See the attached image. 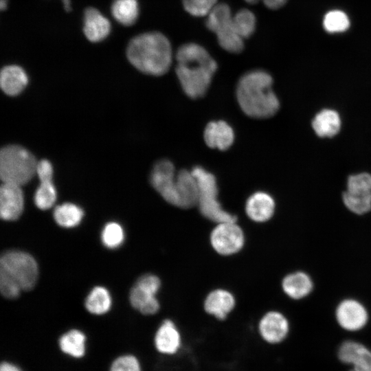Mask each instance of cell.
Segmentation results:
<instances>
[{
  "instance_id": "1",
  "label": "cell",
  "mask_w": 371,
  "mask_h": 371,
  "mask_svg": "<svg viewBox=\"0 0 371 371\" xmlns=\"http://www.w3.org/2000/svg\"><path fill=\"white\" fill-rule=\"evenodd\" d=\"M175 72L184 93L192 99L203 97L217 69L207 51L196 43L182 45L176 54Z\"/></svg>"
},
{
  "instance_id": "2",
  "label": "cell",
  "mask_w": 371,
  "mask_h": 371,
  "mask_svg": "<svg viewBox=\"0 0 371 371\" xmlns=\"http://www.w3.org/2000/svg\"><path fill=\"white\" fill-rule=\"evenodd\" d=\"M273 78L265 71L256 69L245 73L236 86V98L243 113L256 119L273 116L280 102L272 90Z\"/></svg>"
},
{
  "instance_id": "3",
  "label": "cell",
  "mask_w": 371,
  "mask_h": 371,
  "mask_svg": "<svg viewBox=\"0 0 371 371\" xmlns=\"http://www.w3.org/2000/svg\"><path fill=\"white\" fill-rule=\"evenodd\" d=\"M150 180L153 187L168 203L183 209L197 205L198 184L191 171L180 170L176 172L170 160L162 159L154 166Z\"/></svg>"
},
{
  "instance_id": "4",
  "label": "cell",
  "mask_w": 371,
  "mask_h": 371,
  "mask_svg": "<svg viewBox=\"0 0 371 371\" xmlns=\"http://www.w3.org/2000/svg\"><path fill=\"white\" fill-rule=\"evenodd\" d=\"M126 54L130 63L140 71L152 75L165 74L172 64V53L168 39L160 32H147L134 37Z\"/></svg>"
},
{
  "instance_id": "5",
  "label": "cell",
  "mask_w": 371,
  "mask_h": 371,
  "mask_svg": "<svg viewBox=\"0 0 371 371\" xmlns=\"http://www.w3.org/2000/svg\"><path fill=\"white\" fill-rule=\"evenodd\" d=\"M38 162L27 149L18 145L3 147L0 153V176L3 183L21 186L36 174Z\"/></svg>"
},
{
  "instance_id": "6",
  "label": "cell",
  "mask_w": 371,
  "mask_h": 371,
  "mask_svg": "<svg viewBox=\"0 0 371 371\" xmlns=\"http://www.w3.org/2000/svg\"><path fill=\"white\" fill-rule=\"evenodd\" d=\"M191 172L198 184L197 205L201 213L217 223L236 221V216L225 211L217 200L218 187L214 175L201 166L194 167Z\"/></svg>"
},
{
  "instance_id": "7",
  "label": "cell",
  "mask_w": 371,
  "mask_h": 371,
  "mask_svg": "<svg viewBox=\"0 0 371 371\" xmlns=\"http://www.w3.org/2000/svg\"><path fill=\"white\" fill-rule=\"evenodd\" d=\"M232 17L228 5L216 4L207 15L205 25L216 34L223 49L231 53H240L244 48L243 39L235 30Z\"/></svg>"
},
{
  "instance_id": "8",
  "label": "cell",
  "mask_w": 371,
  "mask_h": 371,
  "mask_svg": "<svg viewBox=\"0 0 371 371\" xmlns=\"http://www.w3.org/2000/svg\"><path fill=\"white\" fill-rule=\"evenodd\" d=\"M0 270L13 278L24 291L32 289L38 280V268L35 259L21 251L10 250L2 254Z\"/></svg>"
},
{
  "instance_id": "9",
  "label": "cell",
  "mask_w": 371,
  "mask_h": 371,
  "mask_svg": "<svg viewBox=\"0 0 371 371\" xmlns=\"http://www.w3.org/2000/svg\"><path fill=\"white\" fill-rule=\"evenodd\" d=\"M214 249L221 255L229 256L238 252L243 247L245 236L236 221L218 223L210 234Z\"/></svg>"
},
{
  "instance_id": "10",
  "label": "cell",
  "mask_w": 371,
  "mask_h": 371,
  "mask_svg": "<svg viewBox=\"0 0 371 371\" xmlns=\"http://www.w3.org/2000/svg\"><path fill=\"white\" fill-rule=\"evenodd\" d=\"M336 317L339 324L348 330H358L368 322V313L364 306L354 300H345L337 308Z\"/></svg>"
},
{
  "instance_id": "11",
  "label": "cell",
  "mask_w": 371,
  "mask_h": 371,
  "mask_svg": "<svg viewBox=\"0 0 371 371\" xmlns=\"http://www.w3.org/2000/svg\"><path fill=\"white\" fill-rule=\"evenodd\" d=\"M23 194L21 186L3 183L0 189V215L5 221L19 218L23 210Z\"/></svg>"
},
{
  "instance_id": "12",
  "label": "cell",
  "mask_w": 371,
  "mask_h": 371,
  "mask_svg": "<svg viewBox=\"0 0 371 371\" xmlns=\"http://www.w3.org/2000/svg\"><path fill=\"white\" fill-rule=\"evenodd\" d=\"M258 330L265 341L270 344H276L286 337L289 331V323L282 313L270 311L260 320Z\"/></svg>"
},
{
  "instance_id": "13",
  "label": "cell",
  "mask_w": 371,
  "mask_h": 371,
  "mask_svg": "<svg viewBox=\"0 0 371 371\" xmlns=\"http://www.w3.org/2000/svg\"><path fill=\"white\" fill-rule=\"evenodd\" d=\"M338 357L342 362L353 366L350 371H371V351L359 343L344 342L339 349Z\"/></svg>"
},
{
  "instance_id": "14",
  "label": "cell",
  "mask_w": 371,
  "mask_h": 371,
  "mask_svg": "<svg viewBox=\"0 0 371 371\" xmlns=\"http://www.w3.org/2000/svg\"><path fill=\"white\" fill-rule=\"evenodd\" d=\"M203 138L208 147L224 151L233 144L234 133L226 122L212 121L205 126Z\"/></svg>"
},
{
  "instance_id": "15",
  "label": "cell",
  "mask_w": 371,
  "mask_h": 371,
  "mask_svg": "<svg viewBox=\"0 0 371 371\" xmlns=\"http://www.w3.org/2000/svg\"><path fill=\"white\" fill-rule=\"evenodd\" d=\"M245 211L251 220L262 223L269 220L273 216L275 201L270 194L264 192H256L247 199Z\"/></svg>"
},
{
  "instance_id": "16",
  "label": "cell",
  "mask_w": 371,
  "mask_h": 371,
  "mask_svg": "<svg viewBox=\"0 0 371 371\" xmlns=\"http://www.w3.org/2000/svg\"><path fill=\"white\" fill-rule=\"evenodd\" d=\"M111 30L109 20L94 8H88L84 13L83 31L85 36L91 42L104 39Z\"/></svg>"
},
{
  "instance_id": "17",
  "label": "cell",
  "mask_w": 371,
  "mask_h": 371,
  "mask_svg": "<svg viewBox=\"0 0 371 371\" xmlns=\"http://www.w3.org/2000/svg\"><path fill=\"white\" fill-rule=\"evenodd\" d=\"M157 350L165 355L176 353L181 346V335L175 323L170 319L164 320L157 329L155 336Z\"/></svg>"
},
{
  "instance_id": "18",
  "label": "cell",
  "mask_w": 371,
  "mask_h": 371,
  "mask_svg": "<svg viewBox=\"0 0 371 371\" xmlns=\"http://www.w3.org/2000/svg\"><path fill=\"white\" fill-rule=\"evenodd\" d=\"M235 304V298L229 291L218 289L207 295L204 302V308L208 314L223 320L232 311Z\"/></svg>"
},
{
  "instance_id": "19",
  "label": "cell",
  "mask_w": 371,
  "mask_h": 371,
  "mask_svg": "<svg viewBox=\"0 0 371 371\" xmlns=\"http://www.w3.org/2000/svg\"><path fill=\"white\" fill-rule=\"evenodd\" d=\"M28 78L25 71L18 65H8L1 71L0 85L3 92L16 95L26 87Z\"/></svg>"
},
{
  "instance_id": "20",
  "label": "cell",
  "mask_w": 371,
  "mask_h": 371,
  "mask_svg": "<svg viewBox=\"0 0 371 371\" xmlns=\"http://www.w3.org/2000/svg\"><path fill=\"white\" fill-rule=\"evenodd\" d=\"M339 114L333 109H325L317 113L312 121V127L320 137H333L340 131Z\"/></svg>"
},
{
  "instance_id": "21",
  "label": "cell",
  "mask_w": 371,
  "mask_h": 371,
  "mask_svg": "<svg viewBox=\"0 0 371 371\" xmlns=\"http://www.w3.org/2000/svg\"><path fill=\"white\" fill-rule=\"evenodd\" d=\"M282 286L288 296L298 300L312 291L313 282L307 274L298 271L286 276L282 280Z\"/></svg>"
},
{
  "instance_id": "22",
  "label": "cell",
  "mask_w": 371,
  "mask_h": 371,
  "mask_svg": "<svg viewBox=\"0 0 371 371\" xmlns=\"http://www.w3.org/2000/svg\"><path fill=\"white\" fill-rule=\"evenodd\" d=\"M155 295L135 284L130 292L129 300L132 306L142 314L153 315L159 309Z\"/></svg>"
},
{
  "instance_id": "23",
  "label": "cell",
  "mask_w": 371,
  "mask_h": 371,
  "mask_svg": "<svg viewBox=\"0 0 371 371\" xmlns=\"http://www.w3.org/2000/svg\"><path fill=\"white\" fill-rule=\"evenodd\" d=\"M54 218L56 223L65 228L78 225L82 221L84 212L82 208L76 204L65 203L55 207Z\"/></svg>"
},
{
  "instance_id": "24",
  "label": "cell",
  "mask_w": 371,
  "mask_h": 371,
  "mask_svg": "<svg viewBox=\"0 0 371 371\" xmlns=\"http://www.w3.org/2000/svg\"><path fill=\"white\" fill-rule=\"evenodd\" d=\"M111 306L109 292L103 286H95L85 300L87 310L92 314L101 315L108 312Z\"/></svg>"
},
{
  "instance_id": "25",
  "label": "cell",
  "mask_w": 371,
  "mask_h": 371,
  "mask_svg": "<svg viewBox=\"0 0 371 371\" xmlns=\"http://www.w3.org/2000/svg\"><path fill=\"white\" fill-rule=\"evenodd\" d=\"M113 17L124 25H131L137 20L139 14L136 0H115L111 6Z\"/></svg>"
},
{
  "instance_id": "26",
  "label": "cell",
  "mask_w": 371,
  "mask_h": 371,
  "mask_svg": "<svg viewBox=\"0 0 371 371\" xmlns=\"http://www.w3.org/2000/svg\"><path fill=\"white\" fill-rule=\"evenodd\" d=\"M85 336L78 330H71L59 340L61 350L74 357H81L85 352Z\"/></svg>"
},
{
  "instance_id": "27",
  "label": "cell",
  "mask_w": 371,
  "mask_h": 371,
  "mask_svg": "<svg viewBox=\"0 0 371 371\" xmlns=\"http://www.w3.org/2000/svg\"><path fill=\"white\" fill-rule=\"evenodd\" d=\"M232 20L235 30L243 39L250 37L254 32L256 20L250 10H239L233 16Z\"/></svg>"
},
{
  "instance_id": "28",
  "label": "cell",
  "mask_w": 371,
  "mask_h": 371,
  "mask_svg": "<svg viewBox=\"0 0 371 371\" xmlns=\"http://www.w3.org/2000/svg\"><path fill=\"white\" fill-rule=\"evenodd\" d=\"M41 183L34 194V203L41 210L52 207L56 200V190L52 180L40 181Z\"/></svg>"
},
{
  "instance_id": "29",
  "label": "cell",
  "mask_w": 371,
  "mask_h": 371,
  "mask_svg": "<svg viewBox=\"0 0 371 371\" xmlns=\"http://www.w3.org/2000/svg\"><path fill=\"white\" fill-rule=\"evenodd\" d=\"M342 199L346 207L357 214H363L371 210V193L356 194L345 191Z\"/></svg>"
},
{
  "instance_id": "30",
  "label": "cell",
  "mask_w": 371,
  "mask_h": 371,
  "mask_svg": "<svg viewBox=\"0 0 371 371\" xmlns=\"http://www.w3.org/2000/svg\"><path fill=\"white\" fill-rule=\"evenodd\" d=\"M101 239L104 245L110 249L120 247L124 240V232L122 227L115 222H110L105 225Z\"/></svg>"
},
{
  "instance_id": "31",
  "label": "cell",
  "mask_w": 371,
  "mask_h": 371,
  "mask_svg": "<svg viewBox=\"0 0 371 371\" xmlns=\"http://www.w3.org/2000/svg\"><path fill=\"white\" fill-rule=\"evenodd\" d=\"M323 24L326 31L335 33L346 31L349 27L350 21L344 12L332 10L325 15Z\"/></svg>"
},
{
  "instance_id": "32",
  "label": "cell",
  "mask_w": 371,
  "mask_h": 371,
  "mask_svg": "<svg viewBox=\"0 0 371 371\" xmlns=\"http://www.w3.org/2000/svg\"><path fill=\"white\" fill-rule=\"evenodd\" d=\"M346 191L357 194L371 193V175L361 172L350 175L348 178Z\"/></svg>"
},
{
  "instance_id": "33",
  "label": "cell",
  "mask_w": 371,
  "mask_h": 371,
  "mask_svg": "<svg viewBox=\"0 0 371 371\" xmlns=\"http://www.w3.org/2000/svg\"><path fill=\"white\" fill-rule=\"evenodd\" d=\"M186 12L194 16H207L215 7L217 0H182Z\"/></svg>"
},
{
  "instance_id": "34",
  "label": "cell",
  "mask_w": 371,
  "mask_h": 371,
  "mask_svg": "<svg viewBox=\"0 0 371 371\" xmlns=\"http://www.w3.org/2000/svg\"><path fill=\"white\" fill-rule=\"evenodd\" d=\"M0 290L3 296L8 299L16 298L22 291L19 284L1 270H0Z\"/></svg>"
},
{
  "instance_id": "35",
  "label": "cell",
  "mask_w": 371,
  "mask_h": 371,
  "mask_svg": "<svg viewBox=\"0 0 371 371\" xmlns=\"http://www.w3.org/2000/svg\"><path fill=\"white\" fill-rule=\"evenodd\" d=\"M111 371H141L138 360L132 355L117 358L111 366Z\"/></svg>"
},
{
  "instance_id": "36",
  "label": "cell",
  "mask_w": 371,
  "mask_h": 371,
  "mask_svg": "<svg viewBox=\"0 0 371 371\" xmlns=\"http://www.w3.org/2000/svg\"><path fill=\"white\" fill-rule=\"evenodd\" d=\"M36 174L40 181L52 180L53 167L52 164L46 159L38 161L36 167Z\"/></svg>"
},
{
  "instance_id": "37",
  "label": "cell",
  "mask_w": 371,
  "mask_h": 371,
  "mask_svg": "<svg viewBox=\"0 0 371 371\" xmlns=\"http://www.w3.org/2000/svg\"><path fill=\"white\" fill-rule=\"evenodd\" d=\"M249 3H256L259 1H262L265 5L271 9H278L286 2L287 0H245Z\"/></svg>"
},
{
  "instance_id": "38",
  "label": "cell",
  "mask_w": 371,
  "mask_h": 371,
  "mask_svg": "<svg viewBox=\"0 0 371 371\" xmlns=\"http://www.w3.org/2000/svg\"><path fill=\"white\" fill-rule=\"evenodd\" d=\"M0 371H21V370L12 363L3 362L1 365Z\"/></svg>"
},
{
  "instance_id": "39",
  "label": "cell",
  "mask_w": 371,
  "mask_h": 371,
  "mask_svg": "<svg viewBox=\"0 0 371 371\" xmlns=\"http://www.w3.org/2000/svg\"><path fill=\"white\" fill-rule=\"evenodd\" d=\"M62 1L63 3L65 10L67 12H69L71 10L70 0H62Z\"/></svg>"
},
{
  "instance_id": "40",
  "label": "cell",
  "mask_w": 371,
  "mask_h": 371,
  "mask_svg": "<svg viewBox=\"0 0 371 371\" xmlns=\"http://www.w3.org/2000/svg\"><path fill=\"white\" fill-rule=\"evenodd\" d=\"M7 0H0V8L1 10L6 9Z\"/></svg>"
}]
</instances>
